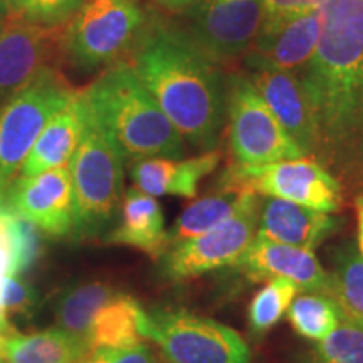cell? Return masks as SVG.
<instances>
[{
	"label": "cell",
	"instance_id": "obj_1",
	"mask_svg": "<svg viewBox=\"0 0 363 363\" xmlns=\"http://www.w3.org/2000/svg\"><path fill=\"white\" fill-rule=\"evenodd\" d=\"M318 16L316 51L298 72L316 116L315 157L363 175V0H325Z\"/></svg>",
	"mask_w": 363,
	"mask_h": 363
},
{
	"label": "cell",
	"instance_id": "obj_2",
	"mask_svg": "<svg viewBox=\"0 0 363 363\" xmlns=\"http://www.w3.org/2000/svg\"><path fill=\"white\" fill-rule=\"evenodd\" d=\"M128 62L182 138L203 152L216 150L227 120L225 78L187 29L153 17Z\"/></svg>",
	"mask_w": 363,
	"mask_h": 363
},
{
	"label": "cell",
	"instance_id": "obj_3",
	"mask_svg": "<svg viewBox=\"0 0 363 363\" xmlns=\"http://www.w3.org/2000/svg\"><path fill=\"white\" fill-rule=\"evenodd\" d=\"M83 94L125 160L184 157V138L130 62H115Z\"/></svg>",
	"mask_w": 363,
	"mask_h": 363
},
{
	"label": "cell",
	"instance_id": "obj_4",
	"mask_svg": "<svg viewBox=\"0 0 363 363\" xmlns=\"http://www.w3.org/2000/svg\"><path fill=\"white\" fill-rule=\"evenodd\" d=\"M83 131L69 162L74 233L96 235L115 219L123 201L125 157L99 123L83 91Z\"/></svg>",
	"mask_w": 363,
	"mask_h": 363
},
{
	"label": "cell",
	"instance_id": "obj_5",
	"mask_svg": "<svg viewBox=\"0 0 363 363\" xmlns=\"http://www.w3.org/2000/svg\"><path fill=\"white\" fill-rule=\"evenodd\" d=\"M148 24L142 0H86L61 35V52L76 69L115 65Z\"/></svg>",
	"mask_w": 363,
	"mask_h": 363
},
{
	"label": "cell",
	"instance_id": "obj_6",
	"mask_svg": "<svg viewBox=\"0 0 363 363\" xmlns=\"http://www.w3.org/2000/svg\"><path fill=\"white\" fill-rule=\"evenodd\" d=\"M76 93L54 67H49L0 106V201L45 125Z\"/></svg>",
	"mask_w": 363,
	"mask_h": 363
},
{
	"label": "cell",
	"instance_id": "obj_7",
	"mask_svg": "<svg viewBox=\"0 0 363 363\" xmlns=\"http://www.w3.org/2000/svg\"><path fill=\"white\" fill-rule=\"evenodd\" d=\"M140 333L167 363H251V350L238 331L187 310L143 311Z\"/></svg>",
	"mask_w": 363,
	"mask_h": 363
},
{
	"label": "cell",
	"instance_id": "obj_8",
	"mask_svg": "<svg viewBox=\"0 0 363 363\" xmlns=\"http://www.w3.org/2000/svg\"><path fill=\"white\" fill-rule=\"evenodd\" d=\"M225 86L229 145L235 165H267L305 157L247 74L233 72L225 78Z\"/></svg>",
	"mask_w": 363,
	"mask_h": 363
},
{
	"label": "cell",
	"instance_id": "obj_9",
	"mask_svg": "<svg viewBox=\"0 0 363 363\" xmlns=\"http://www.w3.org/2000/svg\"><path fill=\"white\" fill-rule=\"evenodd\" d=\"M259 212L257 194L246 190L239 208L229 220L163 254V274L179 283L220 267L235 266L256 239Z\"/></svg>",
	"mask_w": 363,
	"mask_h": 363
},
{
	"label": "cell",
	"instance_id": "obj_10",
	"mask_svg": "<svg viewBox=\"0 0 363 363\" xmlns=\"http://www.w3.org/2000/svg\"><path fill=\"white\" fill-rule=\"evenodd\" d=\"M227 184L257 195L299 203L335 214L342 208V185L321 163L308 157L267 165H235L225 175Z\"/></svg>",
	"mask_w": 363,
	"mask_h": 363
},
{
	"label": "cell",
	"instance_id": "obj_11",
	"mask_svg": "<svg viewBox=\"0 0 363 363\" xmlns=\"http://www.w3.org/2000/svg\"><path fill=\"white\" fill-rule=\"evenodd\" d=\"M185 29L216 62L242 57L259 34L264 0H199L187 11Z\"/></svg>",
	"mask_w": 363,
	"mask_h": 363
},
{
	"label": "cell",
	"instance_id": "obj_12",
	"mask_svg": "<svg viewBox=\"0 0 363 363\" xmlns=\"http://www.w3.org/2000/svg\"><path fill=\"white\" fill-rule=\"evenodd\" d=\"M2 202L12 214L29 220L43 234L62 238L74 230L69 165L33 177H17Z\"/></svg>",
	"mask_w": 363,
	"mask_h": 363
},
{
	"label": "cell",
	"instance_id": "obj_13",
	"mask_svg": "<svg viewBox=\"0 0 363 363\" xmlns=\"http://www.w3.org/2000/svg\"><path fill=\"white\" fill-rule=\"evenodd\" d=\"M61 27L16 19L0 27V98H9L52 67V56L61 49Z\"/></svg>",
	"mask_w": 363,
	"mask_h": 363
},
{
	"label": "cell",
	"instance_id": "obj_14",
	"mask_svg": "<svg viewBox=\"0 0 363 363\" xmlns=\"http://www.w3.org/2000/svg\"><path fill=\"white\" fill-rule=\"evenodd\" d=\"M247 76L303 155L315 157L318 150L316 116L310 94L298 72L249 67Z\"/></svg>",
	"mask_w": 363,
	"mask_h": 363
},
{
	"label": "cell",
	"instance_id": "obj_15",
	"mask_svg": "<svg viewBox=\"0 0 363 363\" xmlns=\"http://www.w3.org/2000/svg\"><path fill=\"white\" fill-rule=\"evenodd\" d=\"M320 38V16L308 9L289 19L262 24L246 52V67L299 72L311 61Z\"/></svg>",
	"mask_w": 363,
	"mask_h": 363
},
{
	"label": "cell",
	"instance_id": "obj_16",
	"mask_svg": "<svg viewBox=\"0 0 363 363\" xmlns=\"http://www.w3.org/2000/svg\"><path fill=\"white\" fill-rule=\"evenodd\" d=\"M235 267L252 281L281 278L291 281L303 293L330 296L331 291V274L316 259L315 251L271 242L257 235Z\"/></svg>",
	"mask_w": 363,
	"mask_h": 363
},
{
	"label": "cell",
	"instance_id": "obj_17",
	"mask_svg": "<svg viewBox=\"0 0 363 363\" xmlns=\"http://www.w3.org/2000/svg\"><path fill=\"white\" fill-rule=\"evenodd\" d=\"M338 227L340 219L328 212L266 197L261 202L257 238L315 251L323 240L337 233Z\"/></svg>",
	"mask_w": 363,
	"mask_h": 363
},
{
	"label": "cell",
	"instance_id": "obj_18",
	"mask_svg": "<svg viewBox=\"0 0 363 363\" xmlns=\"http://www.w3.org/2000/svg\"><path fill=\"white\" fill-rule=\"evenodd\" d=\"M220 162V152H203L201 155L185 158H143L131 162L130 175L136 189L142 192L163 197L194 199L203 177L212 174Z\"/></svg>",
	"mask_w": 363,
	"mask_h": 363
},
{
	"label": "cell",
	"instance_id": "obj_19",
	"mask_svg": "<svg viewBox=\"0 0 363 363\" xmlns=\"http://www.w3.org/2000/svg\"><path fill=\"white\" fill-rule=\"evenodd\" d=\"M120 224L110 234V242L135 247L152 257L169 251V230L162 206L153 195L140 189H130L121 201Z\"/></svg>",
	"mask_w": 363,
	"mask_h": 363
},
{
	"label": "cell",
	"instance_id": "obj_20",
	"mask_svg": "<svg viewBox=\"0 0 363 363\" xmlns=\"http://www.w3.org/2000/svg\"><path fill=\"white\" fill-rule=\"evenodd\" d=\"M83 131V96L81 91L51 118L33 150L22 163L19 177H33L43 172L69 165Z\"/></svg>",
	"mask_w": 363,
	"mask_h": 363
},
{
	"label": "cell",
	"instance_id": "obj_21",
	"mask_svg": "<svg viewBox=\"0 0 363 363\" xmlns=\"http://www.w3.org/2000/svg\"><path fill=\"white\" fill-rule=\"evenodd\" d=\"M143 311L133 296L115 289V293L104 299L91 316L88 331L84 335V343L88 345L89 352L103 348H123L143 342L140 333Z\"/></svg>",
	"mask_w": 363,
	"mask_h": 363
},
{
	"label": "cell",
	"instance_id": "obj_22",
	"mask_svg": "<svg viewBox=\"0 0 363 363\" xmlns=\"http://www.w3.org/2000/svg\"><path fill=\"white\" fill-rule=\"evenodd\" d=\"M89 353L83 340L57 326L0 337V355L6 363H71Z\"/></svg>",
	"mask_w": 363,
	"mask_h": 363
},
{
	"label": "cell",
	"instance_id": "obj_23",
	"mask_svg": "<svg viewBox=\"0 0 363 363\" xmlns=\"http://www.w3.org/2000/svg\"><path fill=\"white\" fill-rule=\"evenodd\" d=\"M246 190L225 184L224 187L199 199L182 212L169 230V249L197 238L224 224L235 214Z\"/></svg>",
	"mask_w": 363,
	"mask_h": 363
},
{
	"label": "cell",
	"instance_id": "obj_24",
	"mask_svg": "<svg viewBox=\"0 0 363 363\" xmlns=\"http://www.w3.org/2000/svg\"><path fill=\"white\" fill-rule=\"evenodd\" d=\"M330 298L335 299L343 318L363 326V257L358 247L345 244L335 254Z\"/></svg>",
	"mask_w": 363,
	"mask_h": 363
},
{
	"label": "cell",
	"instance_id": "obj_25",
	"mask_svg": "<svg viewBox=\"0 0 363 363\" xmlns=\"http://www.w3.org/2000/svg\"><path fill=\"white\" fill-rule=\"evenodd\" d=\"M288 318L298 335L318 343L338 328L343 315L328 294L303 293L293 299Z\"/></svg>",
	"mask_w": 363,
	"mask_h": 363
},
{
	"label": "cell",
	"instance_id": "obj_26",
	"mask_svg": "<svg viewBox=\"0 0 363 363\" xmlns=\"http://www.w3.org/2000/svg\"><path fill=\"white\" fill-rule=\"evenodd\" d=\"M301 289L291 281L274 278L254 296L249 306V323L254 331H267L288 313Z\"/></svg>",
	"mask_w": 363,
	"mask_h": 363
},
{
	"label": "cell",
	"instance_id": "obj_27",
	"mask_svg": "<svg viewBox=\"0 0 363 363\" xmlns=\"http://www.w3.org/2000/svg\"><path fill=\"white\" fill-rule=\"evenodd\" d=\"M310 363H363V326L342 318L338 328L318 342Z\"/></svg>",
	"mask_w": 363,
	"mask_h": 363
},
{
	"label": "cell",
	"instance_id": "obj_28",
	"mask_svg": "<svg viewBox=\"0 0 363 363\" xmlns=\"http://www.w3.org/2000/svg\"><path fill=\"white\" fill-rule=\"evenodd\" d=\"M86 0H7L11 19L43 27H62Z\"/></svg>",
	"mask_w": 363,
	"mask_h": 363
},
{
	"label": "cell",
	"instance_id": "obj_29",
	"mask_svg": "<svg viewBox=\"0 0 363 363\" xmlns=\"http://www.w3.org/2000/svg\"><path fill=\"white\" fill-rule=\"evenodd\" d=\"M11 230L13 240V276H24L34 269L43 256V233L29 220L11 212Z\"/></svg>",
	"mask_w": 363,
	"mask_h": 363
},
{
	"label": "cell",
	"instance_id": "obj_30",
	"mask_svg": "<svg viewBox=\"0 0 363 363\" xmlns=\"http://www.w3.org/2000/svg\"><path fill=\"white\" fill-rule=\"evenodd\" d=\"M2 301L9 315L29 318L38 303V291L22 276H9L4 284Z\"/></svg>",
	"mask_w": 363,
	"mask_h": 363
},
{
	"label": "cell",
	"instance_id": "obj_31",
	"mask_svg": "<svg viewBox=\"0 0 363 363\" xmlns=\"http://www.w3.org/2000/svg\"><path fill=\"white\" fill-rule=\"evenodd\" d=\"M86 363H162L147 343L138 342L123 348H103L91 352Z\"/></svg>",
	"mask_w": 363,
	"mask_h": 363
},
{
	"label": "cell",
	"instance_id": "obj_32",
	"mask_svg": "<svg viewBox=\"0 0 363 363\" xmlns=\"http://www.w3.org/2000/svg\"><path fill=\"white\" fill-rule=\"evenodd\" d=\"M9 276H13V240L11 230V211L0 201V301L4 284Z\"/></svg>",
	"mask_w": 363,
	"mask_h": 363
},
{
	"label": "cell",
	"instance_id": "obj_33",
	"mask_svg": "<svg viewBox=\"0 0 363 363\" xmlns=\"http://www.w3.org/2000/svg\"><path fill=\"white\" fill-rule=\"evenodd\" d=\"M308 11L305 9V0H264V21L262 24H272L296 13Z\"/></svg>",
	"mask_w": 363,
	"mask_h": 363
},
{
	"label": "cell",
	"instance_id": "obj_34",
	"mask_svg": "<svg viewBox=\"0 0 363 363\" xmlns=\"http://www.w3.org/2000/svg\"><path fill=\"white\" fill-rule=\"evenodd\" d=\"M158 7L165 9L169 12H185L189 7H192L194 4H197L199 0H153Z\"/></svg>",
	"mask_w": 363,
	"mask_h": 363
},
{
	"label": "cell",
	"instance_id": "obj_35",
	"mask_svg": "<svg viewBox=\"0 0 363 363\" xmlns=\"http://www.w3.org/2000/svg\"><path fill=\"white\" fill-rule=\"evenodd\" d=\"M357 207V222H358V252L363 257V195H358L355 201Z\"/></svg>",
	"mask_w": 363,
	"mask_h": 363
},
{
	"label": "cell",
	"instance_id": "obj_36",
	"mask_svg": "<svg viewBox=\"0 0 363 363\" xmlns=\"http://www.w3.org/2000/svg\"><path fill=\"white\" fill-rule=\"evenodd\" d=\"M9 19H11V13H9L7 0H0V27L6 24Z\"/></svg>",
	"mask_w": 363,
	"mask_h": 363
},
{
	"label": "cell",
	"instance_id": "obj_37",
	"mask_svg": "<svg viewBox=\"0 0 363 363\" xmlns=\"http://www.w3.org/2000/svg\"><path fill=\"white\" fill-rule=\"evenodd\" d=\"M325 0H305V9H316L320 7V4H323Z\"/></svg>",
	"mask_w": 363,
	"mask_h": 363
},
{
	"label": "cell",
	"instance_id": "obj_38",
	"mask_svg": "<svg viewBox=\"0 0 363 363\" xmlns=\"http://www.w3.org/2000/svg\"><path fill=\"white\" fill-rule=\"evenodd\" d=\"M88 362V357H84V358H81V360H76V362H71V363H86Z\"/></svg>",
	"mask_w": 363,
	"mask_h": 363
},
{
	"label": "cell",
	"instance_id": "obj_39",
	"mask_svg": "<svg viewBox=\"0 0 363 363\" xmlns=\"http://www.w3.org/2000/svg\"><path fill=\"white\" fill-rule=\"evenodd\" d=\"M0 362H2V355H0Z\"/></svg>",
	"mask_w": 363,
	"mask_h": 363
},
{
	"label": "cell",
	"instance_id": "obj_40",
	"mask_svg": "<svg viewBox=\"0 0 363 363\" xmlns=\"http://www.w3.org/2000/svg\"><path fill=\"white\" fill-rule=\"evenodd\" d=\"M0 363H6V362H0Z\"/></svg>",
	"mask_w": 363,
	"mask_h": 363
}]
</instances>
